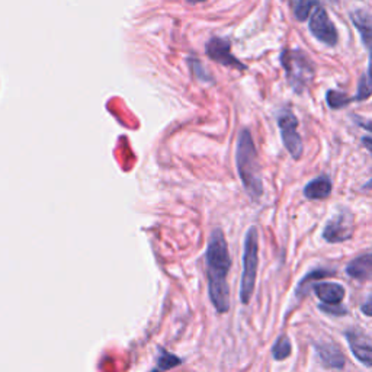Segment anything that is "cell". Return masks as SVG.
<instances>
[{
  "label": "cell",
  "mask_w": 372,
  "mask_h": 372,
  "mask_svg": "<svg viewBox=\"0 0 372 372\" xmlns=\"http://www.w3.org/2000/svg\"><path fill=\"white\" fill-rule=\"evenodd\" d=\"M205 261L211 303L218 313H227L230 308V290H228L227 275L232 268V257L228 253L224 233L220 228H216L211 233Z\"/></svg>",
  "instance_id": "obj_1"
},
{
  "label": "cell",
  "mask_w": 372,
  "mask_h": 372,
  "mask_svg": "<svg viewBox=\"0 0 372 372\" xmlns=\"http://www.w3.org/2000/svg\"><path fill=\"white\" fill-rule=\"evenodd\" d=\"M236 163L243 186L253 201L263 195V183L261 179V167L257 162V151L249 130H241L237 140Z\"/></svg>",
  "instance_id": "obj_2"
},
{
  "label": "cell",
  "mask_w": 372,
  "mask_h": 372,
  "mask_svg": "<svg viewBox=\"0 0 372 372\" xmlns=\"http://www.w3.org/2000/svg\"><path fill=\"white\" fill-rule=\"evenodd\" d=\"M281 64L285 68L290 86L297 93H301L316 75V67L301 50H283L281 54Z\"/></svg>",
  "instance_id": "obj_3"
},
{
  "label": "cell",
  "mask_w": 372,
  "mask_h": 372,
  "mask_svg": "<svg viewBox=\"0 0 372 372\" xmlns=\"http://www.w3.org/2000/svg\"><path fill=\"white\" fill-rule=\"evenodd\" d=\"M257 261H259V240L256 227H250L245 237V254H243V275L240 283V299L243 304H249L256 283Z\"/></svg>",
  "instance_id": "obj_4"
},
{
  "label": "cell",
  "mask_w": 372,
  "mask_h": 372,
  "mask_svg": "<svg viewBox=\"0 0 372 372\" xmlns=\"http://www.w3.org/2000/svg\"><path fill=\"white\" fill-rule=\"evenodd\" d=\"M278 127L281 130V137H282V142H283L285 149L288 150V153L294 157L295 160L301 159L303 150H304L303 138L297 131L298 120L291 109H282L279 112Z\"/></svg>",
  "instance_id": "obj_5"
},
{
  "label": "cell",
  "mask_w": 372,
  "mask_h": 372,
  "mask_svg": "<svg viewBox=\"0 0 372 372\" xmlns=\"http://www.w3.org/2000/svg\"><path fill=\"white\" fill-rule=\"evenodd\" d=\"M308 28H310V32L313 34V37L319 39L320 42H323V44H326L328 47H335L337 44L339 37H337L336 26L333 25L332 19L328 18L327 12L320 5L314 8V10L311 13V18H310Z\"/></svg>",
  "instance_id": "obj_6"
},
{
  "label": "cell",
  "mask_w": 372,
  "mask_h": 372,
  "mask_svg": "<svg viewBox=\"0 0 372 372\" xmlns=\"http://www.w3.org/2000/svg\"><path fill=\"white\" fill-rule=\"evenodd\" d=\"M353 230H355L353 217L349 212H343L339 214V216H335L326 224L323 239L328 243L346 241L353 236Z\"/></svg>",
  "instance_id": "obj_7"
},
{
  "label": "cell",
  "mask_w": 372,
  "mask_h": 372,
  "mask_svg": "<svg viewBox=\"0 0 372 372\" xmlns=\"http://www.w3.org/2000/svg\"><path fill=\"white\" fill-rule=\"evenodd\" d=\"M230 48H232L230 41H227L224 38H211L207 42L205 51L212 62H217V63L227 66V67L246 70L248 67L236 59V57L232 54Z\"/></svg>",
  "instance_id": "obj_8"
},
{
  "label": "cell",
  "mask_w": 372,
  "mask_h": 372,
  "mask_svg": "<svg viewBox=\"0 0 372 372\" xmlns=\"http://www.w3.org/2000/svg\"><path fill=\"white\" fill-rule=\"evenodd\" d=\"M346 339L349 342V346L352 353L360 362H362L365 366H372V345L368 342V339L362 333L356 332H348Z\"/></svg>",
  "instance_id": "obj_9"
},
{
  "label": "cell",
  "mask_w": 372,
  "mask_h": 372,
  "mask_svg": "<svg viewBox=\"0 0 372 372\" xmlns=\"http://www.w3.org/2000/svg\"><path fill=\"white\" fill-rule=\"evenodd\" d=\"M316 351L320 356V360L323 361L324 365L328 368H335V369H342L345 366V355L340 351L339 346L333 345V343H317Z\"/></svg>",
  "instance_id": "obj_10"
},
{
  "label": "cell",
  "mask_w": 372,
  "mask_h": 372,
  "mask_svg": "<svg viewBox=\"0 0 372 372\" xmlns=\"http://www.w3.org/2000/svg\"><path fill=\"white\" fill-rule=\"evenodd\" d=\"M314 292L322 299L324 304H340L345 298V288L340 283L322 282L314 285Z\"/></svg>",
  "instance_id": "obj_11"
},
{
  "label": "cell",
  "mask_w": 372,
  "mask_h": 372,
  "mask_svg": "<svg viewBox=\"0 0 372 372\" xmlns=\"http://www.w3.org/2000/svg\"><path fill=\"white\" fill-rule=\"evenodd\" d=\"M346 274L356 281L371 279L372 278V253H366L353 259L346 266Z\"/></svg>",
  "instance_id": "obj_12"
},
{
  "label": "cell",
  "mask_w": 372,
  "mask_h": 372,
  "mask_svg": "<svg viewBox=\"0 0 372 372\" xmlns=\"http://www.w3.org/2000/svg\"><path fill=\"white\" fill-rule=\"evenodd\" d=\"M351 19L356 30L360 31L362 37L364 46L368 48V51L372 50V15H369L365 10H355L351 13Z\"/></svg>",
  "instance_id": "obj_13"
},
{
  "label": "cell",
  "mask_w": 372,
  "mask_h": 372,
  "mask_svg": "<svg viewBox=\"0 0 372 372\" xmlns=\"http://www.w3.org/2000/svg\"><path fill=\"white\" fill-rule=\"evenodd\" d=\"M333 185L327 176H319L316 179H313L308 182L304 188V196L307 199H313V201H317V199H324L332 192Z\"/></svg>",
  "instance_id": "obj_14"
},
{
  "label": "cell",
  "mask_w": 372,
  "mask_h": 372,
  "mask_svg": "<svg viewBox=\"0 0 372 372\" xmlns=\"http://www.w3.org/2000/svg\"><path fill=\"white\" fill-rule=\"evenodd\" d=\"M335 275V270H328V269H316L310 272V274H307V277L304 279H301V282L298 283V288H297V295L301 297V295H306L307 294V288L310 287V285L317 281L320 278H326V277H333Z\"/></svg>",
  "instance_id": "obj_15"
},
{
  "label": "cell",
  "mask_w": 372,
  "mask_h": 372,
  "mask_svg": "<svg viewBox=\"0 0 372 372\" xmlns=\"http://www.w3.org/2000/svg\"><path fill=\"white\" fill-rule=\"evenodd\" d=\"M294 15L299 22H304L310 13L319 5L317 0H291Z\"/></svg>",
  "instance_id": "obj_16"
},
{
  "label": "cell",
  "mask_w": 372,
  "mask_h": 372,
  "mask_svg": "<svg viewBox=\"0 0 372 372\" xmlns=\"http://www.w3.org/2000/svg\"><path fill=\"white\" fill-rule=\"evenodd\" d=\"M326 101H327V105L332 109H342L348 106L351 102H353L355 99L349 97L348 95L339 91H328L326 95Z\"/></svg>",
  "instance_id": "obj_17"
},
{
  "label": "cell",
  "mask_w": 372,
  "mask_h": 372,
  "mask_svg": "<svg viewBox=\"0 0 372 372\" xmlns=\"http://www.w3.org/2000/svg\"><path fill=\"white\" fill-rule=\"evenodd\" d=\"M291 351H292L291 342L285 335L279 336L277 343L274 345V348H272V353H274V357L277 361L287 360V357L291 355Z\"/></svg>",
  "instance_id": "obj_18"
},
{
  "label": "cell",
  "mask_w": 372,
  "mask_h": 372,
  "mask_svg": "<svg viewBox=\"0 0 372 372\" xmlns=\"http://www.w3.org/2000/svg\"><path fill=\"white\" fill-rule=\"evenodd\" d=\"M369 96H372V77L369 75H362L353 99L355 101H366Z\"/></svg>",
  "instance_id": "obj_19"
},
{
  "label": "cell",
  "mask_w": 372,
  "mask_h": 372,
  "mask_svg": "<svg viewBox=\"0 0 372 372\" xmlns=\"http://www.w3.org/2000/svg\"><path fill=\"white\" fill-rule=\"evenodd\" d=\"M159 352H160V355H159V357H157V364H159L160 371L175 368L176 365H179L182 362L179 357H176L174 353L165 351L163 348H159Z\"/></svg>",
  "instance_id": "obj_20"
},
{
  "label": "cell",
  "mask_w": 372,
  "mask_h": 372,
  "mask_svg": "<svg viewBox=\"0 0 372 372\" xmlns=\"http://www.w3.org/2000/svg\"><path fill=\"white\" fill-rule=\"evenodd\" d=\"M319 308L326 314H331V316H346L348 314V310L339 304H324L323 303L319 306Z\"/></svg>",
  "instance_id": "obj_21"
},
{
  "label": "cell",
  "mask_w": 372,
  "mask_h": 372,
  "mask_svg": "<svg viewBox=\"0 0 372 372\" xmlns=\"http://www.w3.org/2000/svg\"><path fill=\"white\" fill-rule=\"evenodd\" d=\"M191 67H192V70H194V73H195L199 79H201V80H211V77H210L208 75H205V71H203L204 68H203V66H201V63H199V62L192 60V62H191Z\"/></svg>",
  "instance_id": "obj_22"
},
{
  "label": "cell",
  "mask_w": 372,
  "mask_h": 372,
  "mask_svg": "<svg viewBox=\"0 0 372 372\" xmlns=\"http://www.w3.org/2000/svg\"><path fill=\"white\" fill-rule=\"evenodd\" d=\"M353 121H355L356 125H360L361 128H365V130L372 131V122L371 121H366L364 118H360L357 115H353Z\"/></svg>",
  "instance_id": "obj_23"
},
{
  "label": "cell",
  "mask_w": 372,
  "mask_h": 372,
  "mask_svg": "<svg viewBox=\"0 0 372 372\" xmlns=\"http://www.w3.org/2000/svg\"><path fill=\"white\" fill-rule=\"evenodd\" d=\"M361 310H362V313L365 314V316L372 317V297L368 299L366 303H364V304L361 306Z\"/></svg>",
  "instance_id": "obj_24"
},
{
  "label": "cell",
  "mask_w": 372,
  "mask_h": 372,
  "mask_svg": "<svg viewBox=\"0 0 372 372\" xmlns=\"http://www.w3.org/2000/svg\"><path fill=\"white\" fill-rule=\"evenodd\" d=\"M362 145L365 146V149L371 153L372 156V137H364L362 138Z\"/></svg>",
  "instance_id": "obj_25"
},
{
  "label": "cell",
  "mask_w": 372,
  "mask_h": 372,
  "mask_svg": "<svg viewBox=\"0 0 372 372\" xmlns=\"http://www.w3.org/2000/svg\"><path fill=\"white\" fill-rule=\"evenodd\" d=\"M368 75L372 77V50L369 51V73Z\"/></svg>",
  "instance_id": "obj_26"
},
{
  "label": "cell",
  "mask_w": 372,
  "mask_h": 372,
  "mask_svg": "<svg viewBox=\"0 0 372 372\" xmlns=\"http://www.w3.org/2000/svg\"><path fill=\"white\" fill-rule=\"evenodd\" d=\"M362 188H364V189H372V179H371L368 183H365V185L362 186Z\"/></svg>",
  "instance_id": "obj_27"
},
{
  "label": "cell",
  "mask_w": 372,
  "mask_h": 372,
  "mask_svg": "<svg viewBox=\"0 0 372 372\" xmlns=\"http://www.w3.org/2000/svg\"><path fill=\"white\" fill-rule=\"evenodd\" d=\"M188 2H191V3H201V2H205V0H188Z\"/></svg>",
  "instance_id": "obj_28"
},
{
  "label": "cell",
  "mask_w": 372,
  "mask_h": 372,
  "mask_svg": "<svg viewBox=\"0 0 372 372\" xmlns=\"http://www.w3.org/2000/svg\"><path fill=\"white\" fill-rule=\"evenodd\" d=\"M331 2H333V3H336V2H337V0H331Z\"/></svg>",
  "instance_id": "obj_29"
},
{
  "label": "cell",
  "mask_w": 372,
  "mask_h": 372,
  "mask_svg": "<svg viewBox=\"0 0 372 372\" xmlns=\"http://www.w3.org/2000/svg\"><path fill=\"white\" fill-rule=\"evenodd\" d=\"M153 372H159V371H157V369H156V371H153Z\"/></svg>",
  "instance_id": "obj_30"
}]
</instances>
